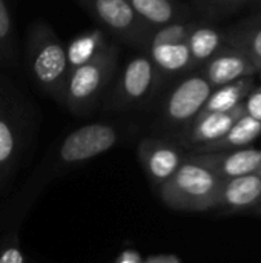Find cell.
Segmentation results:
<instances>
[{"label": "cell", "instance_id": "cell-1", "mask_svg": "<svg viewBox=\"0 0 261 263\" xmlns=\"http://www.w3.org/2000/svg\"><path fill=\"white\" fill-rule=\"evenodd\" d=\"M223 179L186 157L175 174L158 186L163 203L177 211L202 213L215 208Z\"/></svg>", "mask_w": 261, "mask_h": 263}, {"label": "cell", "instance_id": "cell-2", "mask_svg": "<svg viewBox=\"0 0 261 263\" xmlns=\"http://www.w3.org/2000/svg\"><path fill=\"white\" fill-rule=\"evenodd\" d=\"M117 63V48L103 45L102 49L85 65L68 76L63 103L74 114H86L95 105Z\"/></svg>", "mask_w": 261, "mask_h": 263}, {"label": "cell", "instance_id": "cell-3", "mask_svg": "<svg viewBox=\"0 0 261 263\" xmlns=\"http://www.w3.org/2000/svg\"><path fill=\"white\" fill-rule=\"evenodd\" d=\"M29 68L35 82L54 99L63 103L68 82L66 48L55 37L52 29L37 25L29 42Z\"/></svg>", "mask_w": 261, "mask_h": 263}, {"label": "cell", "instance_id": "cell-4", "mask_svg": "<svg viewBox=\"0 0 261 263\" xmlns=\"http://www.w3.org/2000/svg\"><path fill=\"white\" fill-rule=\"evenodd\" d=\"M118 131L109 123H89L68 134L58 149V157L66 165H80L114 148Z\"/></svg>", "mask_w": 261, "mask_h": 263}, {"label": "cell", "instance_id": "cell-5", "mask_svg": "<svg viewBox=\"0 0 261 263\" xmlns=\"http://www.w3.org/2000/svg\"><path fill=\"white\" fill-rule=\"evenodd\" d=\"M186 157L178 146L162 139H145L138 145V160L155 186L169 180Z\"/></svg>", "mask_w": 261, "mask_h": 263}, {"label": "cell", "instance_id": "cell-6", "mask_svg": "<svg viewBox=\"0 0 261 263\" xmlns=\"http://www.w3.org/2000/svg\"><path fill=\"white\" fill-rule=\"evenodd\" d=\"M211 96V83L203 77H189L169 96L165 117L169 123L180 125L195 119Z\"/></svg>", "mask_w": 261, "mask_h": 263}, {"label": "cell", "instance_id": "cell-7", "mask_svg": "<svg viewBox=\"0 0 261 263\" xmlns=\"http://www.w3.org/2000/svg\"><path fill=\"white\" fill-rule=\"evenodd\" d=\"M188 159L209 168L223 180L242 177L261 168V148H240L222 153H197Z\"/></svg>", "mask_w": 261, "mask_h": 263}, {"label": "cell", "instance_id": "cell-8", "mask_svg": "<svg viewBox=\"0 0 261 263\" xmlns=\"http://www.w3.org/2000/svg\"><path fill=\"white\" fill-rule=\"evenodd\" d=\"M155 68L151 57L137 55L125 68L123 76L115 89L114 100L109 106L125 108L142 102L155 83Z\"/></svg>", "mask_w": 261, "mask_h": 263}, {"label": "cell", "instance_id": "cell-9", "mask_svg": "<svg viewBox=\"0 0 261 263\" xmlns=\"http://www.w3.org/2000/svg\"><path fill=\"white\" fill-rule=\"evenodd\" d=\"M91 12L112 32L128 42H142L145 22L128 0H86Z\"/></svg>", "mask_w": 261, "mask_h": 263}, {"label": "cell", "instance_id": "cell-10", "mask_svg": "<svg viewBox=\"0 0 261 263\" xmlns=\"http://www.w3.org/2000/svg\"><path fill=\"white\" fill-rule=\"evenodd\" d=\"M255 206H261V168L251 174L225 180L214 210L240 213Z\"/></svg>", "mask_w": 261, "mask_h": 263}, {"label": "cell", "instance_id": "cell-11", "mask_svg": "<svg viewBox=\"0 0 261 263\" xmlns=\"http://www.w3.org/2000/svg\"><path fill=\"white\" fill-rule=\"evenodd\" d=\"M245 114V103L228 112H200L191 125L185 142L188 145H195L197 148L209 145L222 139Z\"/></svg>", "mask_w": 261, "mask_h": 263}, {"label": "cell", "instance_id": "cell-12", "mask_svg": "<svg viewBox=\"0 0 261 263\" xmlns=\"http://www.w3.org/2000/svg\"><path fill=\"white\" fill-rule=\"evenodd\" d=\"M261 136V122L245 114L240 120L235 122V125L218 140L195 148L197 153H222V151H232L240 149L252 142H255Z\"/></svg>", "mask_w": 261, "mask_h": 263}, {"label": "cell", "instance_id": "cell-13", "mask_svg": "<svg viewBox=\"0 0 261 263\" xmlns=\"http://www.w3.org/2000/svg\"><path fill=\"white\" fill-rule=\"evenodd\" d=\"M105 37L102 31L92 29L88 31L77 39H74L66 48V60H68V72H72L78 66L89 62L105 45Z\"/></svg>", "mask_w": 261, "mask_h": 263}, {"label": "cell", "instance_id": "cell-14", "mask_svg": "<svg viewBox=\"0 0 261 263\" xmlns=\"http://www.w3.org/2000/svg\"><path fill=\"white\" fill-rule=\"evenodd\" d=\"M251 89V80L243 79L240 82L223 85L214 94L209 96L202 112H228L243 103V99Z\"/></svg>", "mask_w": 261, "mask_h": 263}, {"label": "cell", "instance_id": "cell-15", "mask_svg": "<svg viewBox=\"0 0 261 263\" xmlns=\"http://www.w3.org/2000/svg\"><path fill=\"white\" fill-rule=\"evenodd\" d=\"M151 60L157 69L165 72H177L188 66L191 62V52L188 43H174V45H157L151 46Z\"/></svg>", "mask_w": 261, "mask_h": 263}, {"label": "cell", "instance_id": "cell-16", "mask_svg": "<svg viewBox=\"0 0 261 263\" xmlns=\"http://www.w3.org/2000/svg\"><path fill=\"white\" fill-rule=\"evenodd\" d=\"M252 66L243 57L237 55H223L215 59L208 68V82L211 85H228L237 80L238 77L249 74Z\"/></svg>", "mask_w": 261, "mask_h": 263}, {"label": "cell", "instance_id": "cell-17", "mask_svg": "<svg viewBox=\"0 0 261 263\" xmlns=\"http://www.w3.org/2000/svg\"><path fill=\"white\" fill-rule=\"evenodd\" d=\"M135 14L151 25H168L174 18V6L171 0H128Z\"/></svg>", "mask_w": 261, "mask_h": 263}, {"label": "cell", "instance_id": "cell-18", "mask_svg": "<svg viewBox=\"0 0 261 263\" xmlns=\"http://www.w3.org/2000/svg\"><path fill=\"white\" fill-rule=\"evenodd\" d=\"M188 48L191 52V59L205 60L212 55V52L218 48L220 35L217 31L209 28H200L189 34L188 37Z\"/></svg>", "mask_w": 261, "mask_h": 263}, {"label": "cell", "instance_id": "cell-19", "mask_svg": "<svg viewBox=\"0 0 261 263\" xmlns=\"http://www.w3.org/2000/svg\"><path fill=\"white\" fill-rule=\"evenodd\" d=\"M189 31L186 25H180V23H172V25H165L162 26V29H158L155 32V35L151 40V46H157V45H174V43H183L188 42L189 37Z\"/></svg>", "mask_w": 261, "mask_h": 263}, {"label": "cell", "instance_id": "cell-20", "mask_svg": "<svg viewBox=\"0 0 261 263\" xmlns=\"http://www.w3.org/2000/svg\"><path fill=\"white\" fill-rule=\"evenodd\" d=\"M17 139L12 125L0 116V168L6 166L15 154Z\"/></svg>", "mask_w": 261, "mask_h": 263}, {"label": "cell", "instance_id": "cell-21", "mask_svg": "<svg viewBox=\"0 0 261 263\" xmlns=\"http://www.w3.org/2000/svg\"><path fill=\"white\" fill-rule=\"evenodd\" d=\"M12 20L5 0H0V62L11 57L12 52Z\"/></svg>", "mask_w": 261, "mask_h": 263}, {"label": "cell", "instance_id": "cell-22", "mask_svg": "<svg viewBox=\"0 0 261 263\" xmlns=\"http://www.w3.org/2000/svg\"><path fill=\"white\" fill-rule=\"evenodd\" d=\"M0 263H25V256L17 239H11L0 248Z\"/></svg>", "mask_w": 261, "mask_h": 263}, {"label": "cell", "instance_id": "cell-23", "mask_svg": "<svg viewBox=\"0 0 261 263\" xmlns=\"http://www.w3.org/2000/svg\"><path fill=\"white\" fill-rule=\"evenodd\" d=\"M245 108H246L248 116L261 122V88L249 94V97L245 103Z\"/></svg>", "mask_w": 261, "mask_h": 263}, {"label": "cell", "instance_id": "cell-24", "mask_svg": "<svg viewBox=\"0 0 261 263\" xmlns=\"http://www.w3.org/2000/svg\"><path fill=\"white\" fill-rule=\"evenodd\" d=\"M114 263H143V259L135 250H125L120 253Z\"/></svg>", "mask_w": 261, "mask_h": 263}, {"label": "cell", "instance_id": "cell-25", "mask_svg": "<svg viewBox=\"0 0 261 263\" xmlns=\"http://www.w3.org/2000/svg\"><path fill=\"white\" fill-rule=\"evenodd\" d=\"M143 263H182L180 262V259L178 257H175V256H152V257H149V259H146V260H143Z\"/></svg>", "mask_w": 261, "mask_h": 263}, {"label": "cell", "instance_id": "cell-26", "mask_svg": "<svg viewBox=\"0 0 261 263\" xmlns=\"http://www.w3.org/2000/svg\"><path fill=\"white\" fill-rule=\"evenodd\" d=\"M252 51H254V54H255L257 57H260L261 59V31H258V32L255 34V37H254V40H252Z\"/></svg>", "mask_w": 261, "mask_h": 263}]
</instances>
